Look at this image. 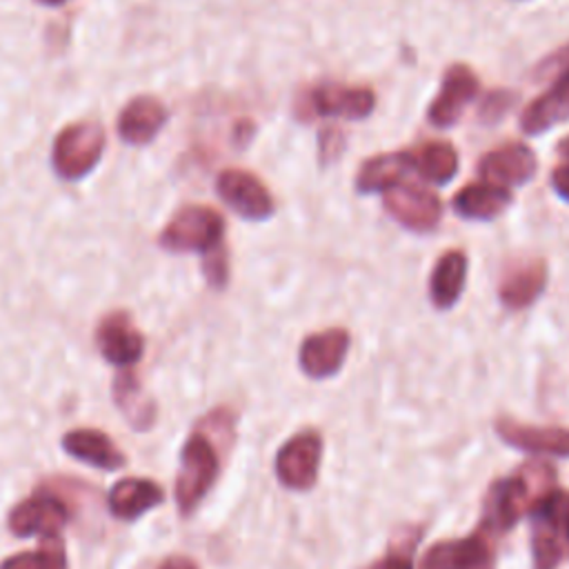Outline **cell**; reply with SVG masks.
<instances>
[{
    "mask_svg": "<svg viewBox=\"0 0 569 569\" xmlns=\"http://www.w3.org/2000/svg\"><path fill=\"white\" fill-rule=\"evenodd\" d=\"M322 458V436L313 429H305L291 436L276 453L278 480L296 491L313 487Z\"/></svg>",
    "mask_w": 569,
    "mask_h": 569,
    "instance_id": "7",
    "label": "cell"
},
{
    "mask_svg": "<svg viewBox=\"0 0 569 569\" xmlns=\"http://www.w3.org/2000/svg\"><path fill=\"white\" fill-rule=\"evenodd\" d=\"M511 200H513V196L507 187L482 180V182L465 184L451 198V207L465 220H485L487 222V220L498 218L509 207Z\"/></svg>",
    "mask_w": 569,
    "mask_h": 569,
    "instance_id": "20",
    "label": "cell"
},
{
    "mask_svg": "<svg viewBox=\"0 0 569 569\" xmlns=\"http://www.w3.org/2000/svg\"><path fill=\"white\" fill-rule=\"evenodd\" d=\"M531 556L533 569H556L565 556L562 542L547 527L533 522L531 529Z\"/></svg>",
    "mask_w": 569,
    "mask_h": 569,
    "instance_id": "28",
    "label": "cell"
},
{
    "mask_svg": "<svg viewBox=\"0 0 569 569\" xmlns=\"http://www.w3.org/2000/svg\"><path fill=\"white\" fill-rule=\"evenodd\" d=\"M0 569H67V556L64 545L60 536L42 538V545L38 551H22L16 556H9Z\"/></svg>",
    "mask_w": 569,
    "mask_h": 569,
    "instance_id": "27",
    "label": "cell"
},
{
    "mask_svg": "<svg viewBox=\"0 0 569 569\" xmlns=\"http://www.w3.org/2000/svg\"><path fill=\"white\" fill-rule=\"evenodd\" d=\"M158 569H198V565L187 556H169Z\"/></svg>",
    "mask_w": 569,
    "mask_h": 569,
    "instance_id": "34",
    "label": "cell"
},
{
    "mask_svg": "<svg viewBox=\"0 0 569 569\" xmlns=\"http://www.w3.org/2000/svg\"><path fill=\"white\" fill-rule=\"evenodd\" d=\"M347 147V138L338 127H322L318 133V162L320 167H329L340 160Z\"/></svg>",
    "mask_w": 569,
    "mask_h": 569,
    "instance_id": "30",
    "label": "cell"
},
{
    "mask_svg": "<svg viewBox=\"0 0 569 569\" xmlns=\"http://www.w3.org/2000/svg\"><path fill=\"white\" fill-rule=\"evenodd\" d=\"M551 187L565 202H569V162L558 164L551 171Z\"/></svg>",
    "mask_w": 569,
    "mask_h": 569,
    "instance_id": "33",
    "label": "cell"
},
{
    "mask_svg": "<svg viewBox=\"0 0 569 569\" xmlns=\"http://www.w3.org/2000/svg\"><path fill=\"white\" fill-rule=\"evenodd\" d=\"M113 400L133 429L144 431L156 422V402L144 393L131 369H122L113 378Z\"/></svg>",
    "mask_w": 569,
    "mask_h": 569,
    "instance_id": "24",
    "label": "cell"
},
{
    "mask_svg": "<svg viewBox=\"0 0 569 569\" xmlns=\"http://www.w3.org/2000/svg\"><path fill=\"white\" fill-rule=\"evenodd\" d=\"M104 142V129L93 120L67 124L53 140V171L62 180H80L100 162Z\"/></svg>",
    "mask_w": 569,
    "mask_h": 569,
    "instance_id": "4",
    "label": "cell"
},
{
    "mask_svg": "<svg viewBox=\"0 0 569 569\" xmlns=\"http://www.w3.org/2000/svg\"><path fill=\"white\" fill-rule=\"evenodd\" d=\"M33 2H38V4H42V7H60V4H64L67 0H33Z\"/></svg>",
    "mask_w": 569,
    "mask_h": 569,
    "instance_id": "36",
    "label": "cell"
},
{
    "mask_svg": "<svg viewBox=\"0 0 569 569\" xmlns=\"http://www.w3.org/2000/svg\"><path fill=\"white\" fill-rule=\"evenodd\" d=\"M376 107V93L369 87H345L338 82H325L307 91L298 100V116L300 118H316V116H336L360 120L367 118Z\"/></svg>",
    "mask_w": 569,
    "mask_h": 569,
    "instance_id": "5",
    "label": "cell"
},
{
    "mask_svg": "<svg viewBox=\"0 0 569 569\" xmlns=\"http://www.w3.org/2000/svg\"><path fill=\"white\" fill-rule=\"evenodd\" d=\"M558 153H560L562 158H567V160H569V136H567V138H562V140L558 142Z\"/></svg>",
    "mask_w": 569,
    "mask_h": 569,
    "instance_id": "35",
    "label": "cell"
},
{
    "mask_svg": "<svg viewBox=\"0 0 569 569\" xmlns=\"http://www.w3.org/2000/svg\"><path fill=\"white\" fill-rule=\"evenodd\" d=\"M411 171L409 151H393L380 153L365 160L356 176V191L358 193H378L396 187L402 178Z\"/></svg>",
    "mask_w": 569,
    "mask_h": 569,
    "instance_id": "23",
    "label": "cell"
},
{
    "mask_svg": "<svg viewBox=\"0 0 569 569\" xmlns=\"http://www.w3.org/2000/svg\"><path fill=\"white\" fill-rule=\"evenodd\" d=\"M349 345H351V336L340 327L311 333L302 340L298 351L300 369L316 380L329 378L342 367Z\"/></svg>",
    "mask_w": 569,
    "mask_h": 569,
    "instance_id": "15",
    "label": "cell"
},
{
    "mask_svg": "<svg viewBox=\"0 0 569 569\" xmlns=\"http://www.w3.org/2000/svg\"><path fill=\"white\" fill-rule=\"evenodd\" d=\"M493 429L507 445L520 451L569 458V429L565 427L522 425L513 418L502 416L493 422Z\"/></svg>",
    "mask_w": 569,
    "mask_h": 569,
    "instance_id": "16",
    "label": "cell"
},
{
    "mask_svg": "<svg viewBox=\"0 0 569 569\" xmlns=\"http://www.w3.org/2000/svg\"><path fill=\"white\" fill-rule=\"evenodd\" d=\"M549 71H560V76L549 84L545 93L529 102L520 116L518 124L527 136H540L569 120V44L553 51L536 69L538 76Z\"/></svg>",
    "mask_w": 569,
    "mask_h": 569,
    "instance_id": "3",
    "label": "cell"
},
{
    "mask_svg": "<svg viewBox=\"0 0 569 569\" xmlns=\"http://www.w3.org/2000/svg\"><path fill=\"white\" fill-rule=\"evenodd\" d=\"M518 102V91L511 89H493L485 96L478 107V122L480 124H496L500 122Z\"/></svg>",
    "mask_w": 569,
    "mask_h": 569,
    "instance_id": "29",
    "label": "cell"
},
{
    "mask_svg": "<svg viewBox=\"0 0 569 569\" xmlns=\"http://www.w3.org/2000/svg\"><path fill=\"white\" fill-rule=\"evenodd\" d=\"M167 120H169V111L158 98L136 96L122 107L116 120V129L127 144L142 147V144H149L160 133Z\"/></svg>",
    "mask_w": 569,
    "mask_h": 569,
    "instance_id": "17",
    "label": "cell"
},
{
    "mask_svg": "<svg viewBox=\"0 0 569 569\" xmlns=\"http://www.w3.org/2000/svg\"><path fill=\"white\" fill-rule=\"evenodd\" d=\"M216 191L222 202L244 220L262 222L276 211V202L264 182L244 169L220 171L216 178Z\"/></svg>",
    "mask_w": 569,
    "mask_h": 569,
    "instance_id": "6",
    "label": "cell"
},
{
    "mask_svg": "<svg viewBox=\"0 0 569 569\" xmlns=\"http://www.w3.org/2000/svg\"><path fill=\"white\" fill-rule=\"evenodd\" d=\"M69 522L67 505L56 496H31L18 502L7 518L13 536H58V531Z\"/></svg>",
    "mask_w": 569,
    "mask_h": 569,
    "instance_id": "11",
    "label": "cell"
},
{
    "mask_svg": "<svg viewBox=\"0 0 569 569\" xmlns=\"http://www.w3.org/2000/svg\"><path fill=\"white\" fill-rule=\"evenodd\" d=\"M385 209L398 224L416 233L433 231L442 218L440 198L433 191L409 182H398L385 191Z\"/></svg>",
    "mask_w": 569,
    "mask_h": 569,
    "instance_id": "8",
    "label": "cell"
},
{
    "mask_svg": "<svg viewBox=\"0 0 569 569\" xmlns=\"http://www.w3.org/2000/svg\"><path fill=\"white\" fill-rule=\"evenodd\" d=\"M411 549H413V542H409V545L400 542V545L391 547L382 558L367 565L365 569H413Z\"/></svg>",
    "mask_w": 569,
    "mask_h": 569,
    "instance_id": "32",
    "label": "cell"
},
{
    "mask_svg": "<svg viewBox=\"0 0 569 569\" xmlns=\"http://www.w3.org/2000/svg\"><path fill=\"white\" fill-rule=\"evenodd\" d=\"M407 151L411 160V171L422 176L427 182L447 184L458 173V151L451 142L429 140Z\"/></svg>",
    "mask_w": 569,
    "mask_h": 569,
    "instance_id": "25",
    "label": "cell"
},
{
    "mask_svg": "<svg viewBox=\"0 0 569 569\" xmlns=\"http://www.w3.org/2000/svg\"><path fill=\"white\" fill-rule=\"evenodd\" d=\"M164 500V491L151 478H124L109 489V511L118 520H136Z\"/></svg>",
    "mask_w": 569,
    "mask_h": 569,
    "instance_id": "19",
    "label": "cell"
},
{
    "mask_svg": "<svg viewBox=\"0 0 569 569\" xmlns=\"http://www.w3.org/2000/svg\"><path fill=\"white\" fill-rule=\"evenodd\" d=\"M547 287V262L529 260L511 267L498 284V298L502 307L520 311L533 305Z\"/></svg>",
    "mask_w": 569,
    "mask_h": 569,
    "instance_id": "18",
    "label": "cell"
},
{
    "mask_svg": "<svg viewBox=\"0 0 569 569\" xmlns=\"http://www.w3.org/2000/svg\"><path fill=\"white\" fill-rule=\"evenodd\" d=\"M527 491H529V485H527L525 471H520L518 476L496 480L489 487L485 498L480 531H485L487 536H500L509 531L525 513Z\"/></svg>",
    "mask_w": 569,
    "mask_h": 569,
    "instance_id": "10",
    "label": "cell"
},
{
    "mask_svg": "<svg viewBox=\"0 0 569 569\" xmlns=\"http://www.w3.org/2000/svg\"><path fill=\"white\" fill-rule=\"evenodd\" d=\"M467 256L460 249H449L438 258L429 278V298L436 309L447 311L460 300L467 282Z\"/></svg>",
    "mask_w": 569,
    "mask_h": 569,
    "instance_id": "22",
    "label": "cell"
},
{
    "mask_svg": "<svg viewBox=\"0 0 569 569\" xmlns=\"http://www.w3.org/2000/svg\"><path fill=\"white\" fill-rule=\"evenodd\" d=\"M96 345L102 358L116 367H131L144 351V338L127 311H113L96 327Z\"/></svg>",
    "mask_w": 569,
    "mask_h": 569,
    "instance_id": "12",
    "label": "cell"
},
{
    "mask_svg": "<svg viewBox=\"0 0 569 569\" xmlns=\"http://www.w3.org/2000/svg\"><path fill=\"white\" fill-rule=\"evenodd\" d=\"M491 567V545L485 531L440 540L427 549L420 560V569H489Z\"/></svg>",
    "mask_w": 569,
    "mask_h": 569,
    "instance_id": "13",
    "label": "cell"
},
{
    "mask_svg": "<svg viewBox=\"0 0 569 569\" xmlns=\"http://www.w3.org/2000/svg\"><path fill=\"white\" fill-rule=\"evenodd\" d=\"M478 89H480V80L473 73V69L462 62H453L445 71L440 91L427 109V120L438 129H447L456 124L465 107L478 96Z\"/></svg>",
    "mask_w": 569,
    "mask_h": 569,
    "instance_id": "9",
    "label": "cell"
},
{
    "mask_svg": "<svg viewBox=\"0 0 569 569\" xmlns=\"http://www.w3.org/2000/svg\"><path fill=\"white\" fill-rule=\"evenodd\" d=\"M531 520L547 527L560 542L569 547V491L547 489L531 505Z\"/></svg>",
    "mask_w": 569,
    "mask_h": 569,
    "instance_id": "26",
    "label": "cell"
},
{
    "mask_svg": "<svg viewBox=\"0 0 569 569\" xmlns=\"http://www.w3.org/2000/svg\"><path fill=\"white\" fill-rule=\"evenodd\" d=\"M62 449L69 456L104 471H116L127 462L124 453L113 445V440L98 429L67 431L62 436Z\"/></svg>",
    "mask_w": 569,
    "mask_h": 569,
    "instance_id": "21",
    "label": "cell"
},
{
    "mask_svg": "<svg viewBox=\"0 0 569 569\" xmlns=\"http://www.w3.org/2000/svg\"><path fill=\"white\" fill-rule=\"evenodd\" d=\"M167 251H200L202 258L224 247V218L204 204H187L173 213L158 236Z\"/></svg>",
    "mask_w": 569,
    "mask_h": 569,
    "instance_id": "1",
    "label": "cell"
},
{
    "mask_svg": "<svg viewBox=\"0 0 569 569\" xmlns=\"http://www.w3.org/2000/svg\"><path fill=\"white\" fill-rule=\"evenodd\" d=\"M536 153L525 142H507L480 158L478 173L487 182L509 189L529 182L536 173Z\"/></svg>",
    "mask_w": 569,
    "mask_h": 569,
    "instance_id": "14",
    "label": "cell"
},
{
    "mask_svg": "<svg viewBox=\"0 0 569 569\" xmlns=\"http://www.w3.org/2000/svg\"><path fill=\"white\" fill-rule=\"evenodd\" d=\"M220 471V460L213 442L204 431H193L180 451V471L176 480V505L182 516H189L213 487Z\"/></svg>",
    "mask_w": 569,
    "mask_h": 569,
    "instance_id": "2",
    "label": "cell"
},
{
    "mask_svg": "<svg viewBox=\"0 0 569 569\" xmlns=\"http://www.w3.org/2000/svg\"><path fill=\"white\" fill-rule=\"evenodd\" d=\"M202 273L209 287L224 289L229 282V253L227 247H220L202 258Z\"/></svg>",
    "mask_w": 569,
    "mask_h": 569,
    "instance_id": "31",
    "label": "cell"
}]
</instances>
